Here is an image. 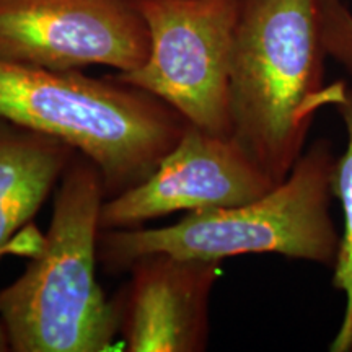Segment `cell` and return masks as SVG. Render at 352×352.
I'll list each match as a JSON object with an SVG mask.
<instances>
[{
	"label": "cell",
	"instance_id": "6da1fadb",
	"mask_svg": "<svg viewBox=\"0 0 352 352\" xmlns=\"http://www.w3.org/2000/svg\"><path fill=\"white\" fill-rule=\"evenodd\" d=\"M321 0H239L228 109L232 138L280 183L323 109Z\"/></svg>",
	"mask_w": 352,
	"mask_h": 352
},
{
	"label": "cell",
	"instance_id": "ba28073f",
	"mask_svg": "<svg viewBox=\"0 0 352 352\" xmlns=\"http://www.w3.org/2000/svg\"><path fill=\"white\" fill-rule=\"evenodd\" d=\"M222 261L151 253L131 264L114 300L127 352H202L209 344V302Z\"/></svg>",
	"mask_w": 352,
	"mask_h": 352
},
{
	"label": "cell",
	"instance_id": "277c9868",
	"mask_svg": "<svg viewBox=\"0 0 352 352\" xmlns=\"http://www.w3.org/2000/svg\"><path fill=\"white\" fill-rule=\"evenodd\" d=\"M338 155L327 139L315 140L280 183L258 199L186 212L160 228L101 230L98 258L108 272L129 270L151 253L215 259L279 254L333 267L341 232L333 220Z\"/></svg>",
	"mask_w": 352,
	"mask_h": 352
},
{
	"label": "cell",
	"instance_id": "8fae6325",
	"mask_svg": "<svg viewBox=\"0 0 352 352\" xmlns=\"http://www.w3.org/2000/svg\"><path fill=\"white\" fill-rule=\"evenodd\" d=\"M320 16L328 57L352 76V8L344 0H321Z\"/></svg>",
	"mask_w": 352,
	"mask_h": 352
},
{
	"label": "cell",
	"instance_id": "5b68a950",
	"mask_svg": "<svg viewBox=\"0 0 352 352\" xmlns=\"http://www.w3.org/2000/svg\"><path fill=\"white\" fill-rule=\"evenodd\" d=\"M151 36L139 67L111 76L147 91L189 124L232 135L228 80L239 0H134Z\"/></svg>",
	"mask_w": 352,
	"mask_h": 352
},
{
	"label": "cell",
	"instance_id": "30bf717a",
	"mask_svg": "<svg viewBox=\"0 0 352 352\" xmlns=\"http://www.w3.org/2000/svg\"><path fill=\"white\" fill-rule=\"evenodd\" d=\"M323 108L336 109L346 129V148L334 168V197L341 206L342 230L333 266L334 289L344 294V314L329 342V351L352 352V87L344 82L324 85Z\"/></svg>",
	"mask_w": 352,
	"mask_h": 352
},
{
	"label": "cell",
	"instance_id": "9c48e42d",
	"mask_svg": "<svg viewBox=\"0 0 352 352\" xmlns=\"http://www.w3.org/2000/svg\"><path fill=\"white\" fill-rule=\"evenodd\" d=\"M77 151L0 116V259L36 217Z\"/></svg>",
	"mask_w": 352,
	"mask_h": 352
},
{
	"label": "cell",
	"instance_id": "7c38bea8",
	"mask_svg": "<svg viewBox=\"0 0 352 352\" xmlns=\"http://www.w3.org/2000/svg\"><path fill=\"white\" fill-rule=\"evenodd\" d=\"M7 351H10V349H8V342H7L6 331H3L2 324H0V352H7Z\"/></svg>",
	"mask_w": 352,
	"mask_h": 352
},
{
	"label": "cell",
	"instance_id": "8992f818",
	"mask_svg": "<svg viewBox=\"0 0 352 352\" xmlns=\"http://www.w3.org/2000/svg\"><path fill=\"white\" fill-rule=\"evenodd\" d=\"M151 36L134 0H0V57L50 70L129 72Z\"/></svg>",
	"mask_w": 352,
	"mask_h": 352
},
{
	"label": "cell",
	"instance_id": "52a82bcc",
	"mask_svg": "<svg viewBox=\"0 0 352 352\" xmlns=\"http://www.w3.org/2000/svg\"><path fill=\"white\" fill-rule=\"evenodd\" d=\"M276 184L232 135L188 124L147 178L104 199L100 227L126 230L175 212L233 208L258 199Z\"/></svg>",
	"mask_w": 352,
	"mask_h": 352
},
{
	"label": "cell",
	"instance_id": "7a4b0ae2",
	"mask_svg": "<svg viewBox=\"0 0 352 352\" xmlns=\"http://www.w3.org/2000/svg\"><path fill=\"white\" fill-rule=\"evenodd\" d=\"M100 171L76 153L56 188L47 235L23 274L0 289V324L12 352H103L120 336L114 300L96 280Z\"/></svg>",
	"mask_w": 352,
	"mask_h": 352
},
{
	"label": "cell",
	"instance_id": "3957f363",
	"mask_svg": "<svg viewBox=\"0 0 352 352\" xmlns=\"http://www.w3.org/2000/svg\"><path fill=\"white\" fill-rule=\"evenodd\" d=\"M0 116L64 140L98 168L107 197L142 182L189 122L111 76L50 70L0 57Z\"/></svg>",
	"mask_w": 352,
	"mask_h": 352
}]
</instances>
